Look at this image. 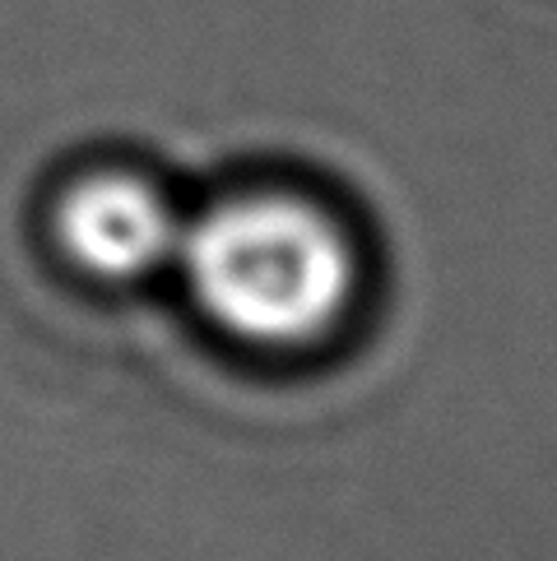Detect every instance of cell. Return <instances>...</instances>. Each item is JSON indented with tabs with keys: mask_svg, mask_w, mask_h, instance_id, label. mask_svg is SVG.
I'll use <instances>...</instances> for the list:
<instances>
[{
	"mask_svg": "<svg viewBox=\"0 0 557 561\" xmlns=\"http://www.w3.org/2000/svg\"><path fill=\"white\" fill-rule=\"evenodd\" d=\"M186 205L154 172L93 163L70 172L43 209L47 247L89 288H139L168 278L182 251Z\"/></svg>",
	"mask_w": 557,
	"mask_h": 561,
	"instance_id": "cell-2",
	"label": "cell"
},
{
	"mask_svg": "<svg viewBox=\"0 0 557 561\" xmlns=\"http://www.w3.org/2000/svg\"><path fill=\"white\" fill-rule=\"evenodd\" d=\"M172 278L218 344L255 363H316L353 339L372 251L326 191L242 182L186 214Z\"/></svg>",
	"mask_w": 557,
	"mask_h": 561,
	"instance_id": "cell-1",
	"label": "cell"
}]
</instances>
